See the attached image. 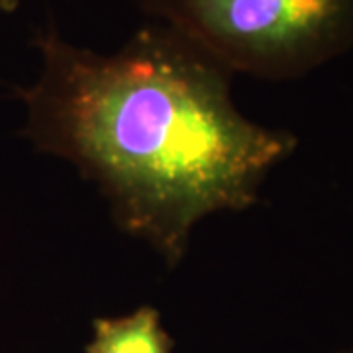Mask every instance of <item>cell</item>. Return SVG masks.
<instances>
[{
	"mask_svg": "<svg viewBox=\"0 0 353 353\" xmlns=\"http://www.w3.org/2000/svg\"><path fill=\"white\" fill-rule=\"evenodd\" d=\"M34 46L38 81L18 90L24 136L92 181L114 222L169 267L201 220L253 206L299 145L245 118L234 75L163 24L139 28L112 53L77 46L55 24Z\"/></svg>",
	"mask_w": 353,
	"mask_h": 353,
	"instance_id": "6da1fadb",
	"label": "cell"
},
{
	"mask_svg": "<svg viewBox=\"0 0 353 353\" xmlns=\"http://www.w3.org/2000/svg\"><path fill=\"white\" fill-rule=\"evenodd\" d=\"M18 6H20V0H0L2 12H14V10H18Z\"/></svg>",
	"mask_w": 353,
	"mask_h": 353,
	"instance_id": "277c9868",
	"label": "cell"
},
{
	"mask_svg": "<svg viewBox=\"0 0 353 353\" xmlns=\"http://www.w3.org/2000/svg\"><path fill=\"white\" fill-rule=\"evenodd\" d=\"M232 75L294 81L353 51V0H138Z\"/></svg>",
	"mask_w": 353,
	"mask_h": 353,
	"instance_id": "7a4b0ae2",
	"label": "cell"
},
{
	"mask_svg": "<svg viewBox=\"0 0 353 353\" xmlns=\"http://www.w3.org/2000/svg\"><path fill=\"white\" fill-rule=\"evenodd\" d=\"M340 353H353V345H350V347H345V350H343V352H340Z\"/></svg>",
	"mask_w": 353,
	"mask_h": 353,
	"instance_id": "5b68a950",
	"label": "cell"
},
{
	"mask_svg": "<svg viewBox=\"0 0 353 353\" xmlns=\"http://www.w3.org/2000/svg\"><path fill=\"white\" fill-rule=\"evenodd\" d=\"M87 353H173L159 310L139 306L118 318H97Z\"/></svg>",
	"mask_w": 353,
	"mask_h": 353,
	"instance_id": "3957f363",
	"label": "cell"
}]
</instances>
